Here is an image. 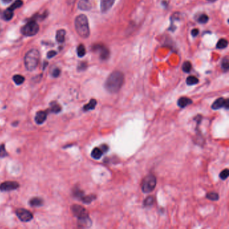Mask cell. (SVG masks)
I'll return each instance as SVG.
<instances>
[{
	"label": "cell",
	"instance_id": "cell-6",
	"mask_svg": "<svg viewBox=\"0 0 229 229\" xmlns=\"http://www.w3.org/2000/svg\"><path fill=\"white\" fill-rule=\"evenodd\" d=\"M71 211L73 215L77 217L78 220L89 218L88 212L86 209L80 205L74 204L71 206Z\"/></svg>",
	"mask_w": 229,
	"mask_h": 229
},
{
	"label": "cell",
	"instance_id": "cell-27",
	"mask_svg": "<svg viewBox=\"0 0 229 229\" xmlns=\"http://www.w3.org/2000/svg\"><path fill=\"white\" fill-rule=\"evenodd\" d=\"M154 200H155V199H154L153 196H148L147 198H146L143 202L144 206L147 207V206H152V205L154 204Z\"/></svg>",
	"mask_w": 229,
	"mask_h": 229
},
{
	"label": "cell",
	"instance_id": "cell-13",
	"mask_svg": "<svg viewBox=\"0 0 229 229\" xmlns=\"http://www.w3.org/2000/svg\"><path fill=\"white\" fill-rule=\"evenodd\" d=\"M192 104V100L188 97H181L177 101V105L181 108H184Z\"/></svg>",
	"mask_w": 229,
	"mask_h": 229
},
{
	"label": "cell",
	"instance_id": "cell-31",
	"mask_svg": "<svg viewBox=\"0 0 229 229\" xmlns=\"http://www.w3.org/2000/svg\"><path fill=\"white\" fill-rule=\"evenodd\" d=\"M228 175H229V170L228 169H224V170H223L220 173V179L223 180H225L226 179H227Z\"/></svg>",
	"mask_w": 229,
	"mask_h": 229
},
{
	"label": "cell",
	"instance_id": "cell-41",
	"mask_svg": "<svg viewBox=\"0 0 229 229\" xmlns=\"http://www.w3.org/2000/svg\"><path fill=\"white\" fill-rule=\"evenodd\" d=\"M75 1H76V0H68L69 4H73V3L75 2Z\"/></svg>",
	"mask_w": 229,
	"mask_h": 229
},
{
	"label": "cell",
	"instance_id": "cell-8",
	"mask_svg": "<svg viewBox=\"0 0 229 229\" xmlns=\"http://www.w3.org/2000/svg\"><path fill=\"white\" fill-rule=\"evenodd\" d=\"M19 187V184L16 181H7L0 184V191L1 192H10L18 189Z\"/></svg>",
	"mask_w": 229,
	"mask_h": 229
},
{
	"label": "cell",
	"instance_id": "cell-17",
	"mask_svg": "<svg viewBox=\"0 0 229 229\" xmlns=\"http://www.w3.org/2000/svg\"><path fill=\"white\" fill-rule=\"evenodd\" d=\"M29 204L32 207H39L43 205V200L41 198H32L29 202Z\"/></svg>",
	"mask_w": 229,
	"mask_h": 229
},
{
	"label": "cell",
	"instance_id": "cell-26",
	"mask_svg": "<svg viewBox=\"0 0 229 229\" xmlns=\"http://www.w3.org/2000/svg\"><path fill=\"white\" fill-rule=\"evenodd\" d=\"M206 198L212 201H217L219 199V195L216 192H209L206 194Z\"/></svg>",
	"mask_w": 229,
	"mask_h": 229
},
{
	"label": "cell",
	"instance_id": "cell-14",
	"mask_svg": "<svg viewBox=\"0 0 229 229\" xmlns=\"http://www.w3.org/2000/svg\"><path fill=\"white\" fill-rule=\"evenodd\" d=\"M78 7L81 10L88 11L92 8V3L89 0H80L78 3Z\"/></svg>",
	"mask_w": 229,
	"mask_h": 229
},
{
	"label": "cell",
	"instance_id": "cell-9",
	"mask_svg": "<svg viewBox=\"0 0 229 229\" xmlns=\"http://www.w3.org/2000/svg\"><path fill=\"white\" fill-rule=\"evenodd\" d=\"M228 100L224 99L223 97H220L218 99H217L214 103L212 105V109L216 110L220 109L222 108H226L227 109L228 108Z\"/></svg>",
	"mask_w": 229,
	"mask_h": 229
},
{
	"label": "cell",
	"instance_id": "cell-23",
	"mask_svg": "<svg viewBox=\"0 0 229 229\" xmlns=\"http://www.w3.org/2000/svg\"><path fill=\"white\" fill-rule=\"evenodd\" d=\"M228 46V41L224 38H222L219 40V41L217 42L216 47L218 49H223L227 48Z\"/></svg>",
	"mask_w": 229,
	"mask_h": 229
},
{
	"label": "cell",
	"instance_id": "cell-25",
	"mask_svg": "<svg viewBox=\"0 0 229 229\" xmlns=\"http://www.w3.org/2000/svg\"><path fill=\"white\" fill-rule=\"evenodd\" d=\"M77 53L78 57H84L86 53V50H85L84 45H79L77 47Z\"/></svg>",
	"mask_w": 229,
	"mask_h": 229
},
{
	"label": "cell",
	"instance_id": "cell-1",
	"mask_svg": "<svg viewBox=\"0 0 229 229\" xmlns=\"http://www.w3.org/2000/svg\"><path fill=\"white\" fill-rule=\"evenodd\" d=\"M124 82V76L119 71H115L106 80L104 87L109 93H116L121 89Z\"/></svg>",
	"mask_w": 229,
	"mask_h": 229
},
{
	"label": "cell",
	"instance_id": "cell-39",
	"mask_svg": "<svg viewBox=\"0 0 229 229\" xmlns=\"http://www.w3.org/2000/svg\"><path fill=\"white\" fill-rule=\"evenodd\" d=\"M101 149L102 150V151H103L104 153L105 152H107L108 151V147L106 145H103L101 146Z\"/></svg>",
	"mask_w": 229,
	"mask_h": 229
},
{
	"label": "cell",
	"instance_id": "cell-20",
	"mask_svg": "<svg viewBox=\"0 0 229 229\" xmlns=\"http://www.w3.org/2000/svg\"><path fill=\"white\" fill-rule=\"evenodd\" d=\"M14 16V11L10 10V8H7L4 12H3V18L5 20L9 21L10 19L13 18Z\"/></svg>",
	"mask_w": 229,
	"mask_h": 229
},
{
	"label": "cell",
	"instance_id": "cell-30",
	"mask_svg": "<svg viewBox=\"0 0 229 229\" xmlns=\"http://www.w3.org/2000/svg\"><path fill=\"white\" fill-rule=\"evenodd\" d=\"M73 193H74V196H76V198H80V199H81L82 198V197L84 196V192H83L82 190H81V189H78V188H76V189H74Z\"/></svg>",
	"mask_w": 229,
	"mask_h": 229
},
{
	"label": "cell",
	"instance_id": "cell-42",
	"mask_svg": "<svg viewBox=\"0 0 229 229\" xmlns=\"http://www.w3.org/2000/svg\"><path fill=\"white\" fill-rule=\"evenodd\" d=\"M208 1H209V2H215V1H216V0H208Z\"/></svg>",
	"mask_w": 229,
	"mask_h": 229
},
{
	"label": "cell",
	"instance_id": "cell-3",
	"mask_svg": "<svg viewBox=\"0 0 229 229\" xmlns=\"http://www.w3.org/2000/svg\"><path fill=\"white\" fill-rule=\"evenodd\" d=\"M40 58V54L37 49H31L24 57V64L28 71H33L37 68Z\"/></svg>",
	"mask_w": 229,
	"mask_h": 229
},
{
	"label": "cell",
	"instance_id": "cell-10",
	"mask_svg": "<svg viewBox=\"0 0 229 229\" xmlns=\"http://www.w3.org/2000/svg\"><path fill=\"white\" fill-rule=\"evenodd\" d=\"M93 49L96 51H98V52L100 53V57L102 59H107L108 58L110 55L109 50H108V49H106L104 46L101 45H95Z\"/></svg>",
	"mask_w": 229,
	"mask_h": 229
},
{
	"label": "cell",
	"instance_id": "cell-37",
	"mask_svg": "<svg viewBox=\"0 0 229 229\" xmlns=\"http://www.w3.org/2000/svg\"><path fill=\"white\" fill-rule=\"evenodd\" d=\"M198 33H199V30H198V29L195 28V29H193V30H192V36H193V37H196L197 35L198 34Z\"/></svg>",
	"mask_w": 229,
	"mask_h": 229
},
{
	"label": "cell",
	"instance_id": "cell-24",
	"mask_svg": "<svg viewBox=\"0 0 229 229\" xmlns=\"http://www.w3.org/2000/svg\"><path fill=\"white\" fill-rule=\"evenodd\" d=\"M199 82L198 79L195 76H189L186 80V84L188 85H193Z\"/></svg>",
	"mask_w": 229,
	"mask_h": 229
},
{
	"label": "cell",
	"instance_id": "cell-35",
	"mask_svg": "<svg viewBox=\"0 0 229 229\" xmlns=\"http://www.w3.org/2000/svg\"><path fill=\"white\" fill-rule=\"evenodd\" d=\"M60 74H61V70L57 68L53 71L52 76L53 77H58L59 76H60Z\"/></svg>",
	"mask_w": 229,
	"mask_h": 229
},
{
	"label": "cell",
	"instance_id": "cell-40",
	"mask_svg": "<svg viewBox=\"0 0 229 229\" xmlns=\"http://www.w3.org/2000/svg\"><path fill=\"white\" fill-rule=\"evenodd\" d=\"M2 1L3 3H9L12 1V0H2Z\"/></svg>",
	"mask_w": 229,
	"mask_h": 229
},
{
	"label": "cell",
	"instance_id": "cell-18",
	"mask_svg": "<svg viewBox=\"0 0 229 229\" xmlns=\"http://www.w3.org/2000/svg\"><path fill=\"white\" fill-rule=\"evenodd\" d=\"M96 105H97L96 100L92 99L89 101L88 104H85L84 106V108H83V110H84V111H85V112H88V111H89V110H92L95 109Z\"/></svg>",
	"mask_w": 229,
	"mask_h": 229
},
{
	"label": "cell",
	"instance_id": "cell-21",
	"mask_svg": "<svg viewBox=\"0 0 229 229\" xmlns=\"http://www.w3.org/2000/svg\"><path fill=\"white\" fill-rule=\"evenodd\" d=\"M95 199H96V196L93 195V194H91V195H88V196H85L84 195L80 200L85 204H90Z\"/></svg>",
	"mask_w": 229,
	"mask_h": 229
},
{
	"label": "cell",
	"instance_id": "cell-34",
	"mask_svg": "<svg viewBox=\"0 0 229 229\" xmlns=\"http://www.w3.org/2000/svg\"><path fill=\"white\" fill-rule=\"evenodd\" d=\"M208 21V16L206 14L201 15L198 18V22L202 24H205Z\"/></svg>",
	"mask_w": 229,
	"mask_h": 229
},
{
	"label": "cell",
	"instance_id": "cell-7",
	"mask_svg": "<svg viewBox=\"0 0 229 229\" xmlns=\"http://www.w3.org/2000/svg\"><path fill=\"white\" fill-rule=\"evenodd\" d=\"M15 214L18 218L22 222H29L33 218V215L32 212L26 209L18 208L15 211Z\"/></svg>",
	"mask_w": 229,
	"mask_h": 229
},
{
	"label": "cell",
	"instance_id": "cell-12",
	"mask_svg": "<svg viewBox=\"0 0 229 229\" xmlns=\"http://www.w3.org/2000/svg\"><path fill=\"white\" fill-rule=\"evenodd\" d=\"M115 0H101L100 9L102 12L108 11L114 5Z\"/></svg>",
	"mask_w": 229,
	"mask_h": 229
},
{
	"label": "cell",
	"instance_id": "cell-2",
	"mask_svg": "<svg viewBox=\"0 0 229 229\" xmlns=\"http://www.w3.org/2000/svg\"><path fill=\"white\" fill-rule=\"evenodd\" d=\"M75 26L77 34L81 38H87L90 34L88 19L84 14L79 15L75 21Z\"/></svg>",
	"mask_w": 229,
	"mask_h": 229
},
{
	"label": "cell",
	"instance_id": "cell-29",
	"mask_svg": "<svg viewBox=\"0 0 229 229\" xmlns=\"http://www.w3.org/2000/svg\"><path fill=\"white\" fill-rule=\"evenodd\" d=\"M191 69H192L191 63L189 62V61L185 62L183 64V66H182V70L184 71V72L189 73L191 71Z\"/></svg>",
	"mask_w": 229,
	"mask_h": 229
},
{
	"label": "cell",
	"instance_id": "cell-33",
	"mask_svg": "<svg viewBox=\"0 0 229 229\" xmlns=\"http://www.w3.org/2000/svg\"><path fill=\"white\" fill-rule=\"evenodd\" d=\"M229 67V63H228V57H225L223 59L222 61V68L224 71H227Z\"/></svg>",
	"mask_w": 229,
	"mask_h": 229
},
{
	"label": "cell",
	"instance_id": "cell-22",
	"mask_svg": "<svg viewBox=\"0 0 229 229\" xmlns=\"http://www.w3.org/2000/svg\"><path fill=\"white\" fill-rule=\"evenodd\" d=\"M13 81L16 85H21L25 81V78L21 75H15L13 77Z\"/></svg>",
	"mask_w": 229,
	"mask_h": 229
},
{
	"label": "cell",
	"instance_id": "cell-36",
	"mask_svg": "<svg viewBox=\"0 0 229 229\" xmlns=\"http://www.w3.org/2000/svg\"><path fill=\"white\" fill-rule=\"evenodd\" d=\"M57 53L55 52L54 50H50L49 51V52L47 53V57L50 58H53V57H54L55 55H56Z\"/></svg>",
	"mask_w": 229,
	"mask_h": 229
},
{
	"label": "cell",
	"instance_id": "cell-38",
	"mask_svg": "<svg viewBox=\"0 0 229 229\" xmlns=\"http://www.w3.org/2000/svg\"><path fill=\"white\" fill-rule=\"evenodd\" d=\"M86 67H87L86 63H81V64L80 65H79L78 69H80V70H84L86 68Z\"/></svg>",
	"mask_w": 229,
	"mask_h": 229
},
{
	"label": "cell",
	"instance_id": "cell-11",
	"mask_svg": "<svg viewBox=\"0 0 229 229\" xmlns=\"http://www.w3.org/2000/svg\"><path fill=\"white\" fill-rule=\"evenodd\" d=\"M47 116H48V112L46 111H39L37 113L36 116L34 118V120L36 123L38 124H42L46 121Z\"/></svg>",
	"mask_w": 229,
	"mask_h": 229
},
{
	"label": "cell",
	"instance_id": "cell-32",
	"mask_svg": "<svg viewBox=\"0 0 229 229\" xmlns=\"http://www.w3.org/2000/svg\"><path fill=\"white\" fill-rule=\"evenodd\" d=\"M8 155L7 152L6 151V149L5 148V145L2 144L0 145V157L3 158Z\"/></svg>",
	"mask_w": 229,
	"mask_h": 229
},
{
	"label": "cell",
	"instance_id": "cell-16",
	"mask_svg": "<svg viewBox=\"0 0 229 229\" xmlns=\"http://www.w3.org/2000/svg\"><path fill=\"white\" fill-rule=\"evenodd\" d=\"M50 112H53L54 114H58L61 112V106L59 105L57 102H53L50 104Z\"/></svg>",
	"mask_w": 229,
	"mask_h": 229
},
{
	"label": "cell",
	"instance_id": "cell-5",
	"mask_svg": "<svg viewBox=\"0 0 229 229\" xmlns=\"http://www.w3.org/2000/svg\"><path fill=\"white\" fill-rule=\"evenodd\" d=\"M39 30V26L35 21H30L24 26L21 32L22 34L26 37H32L36 35Z\"/></svg>",
	"mask_w": 229,
	"mask_h": 229
},
{
	"label": "cell",
	"instance_id": "cell-4",
	"mask_svg": "<svg viewBox=\"0 0 229 229\" xmlns=\"http://www.w3.org/2000/svg\"><path fill=\"white\" fill-rule=\"evenodd\" d=\"M157 185V179L155 175H148L146 176L142 181L141 189L145 193L151 192L155 188Z\"/></svg>",
	"mask_w": 229,
	"mask_h": 229
},
{
	"label": "cell",
	"instance_id": "cell-19",
	"mask_svg": "<svg viewBox=\"0 0 229 229\" xmlns=\"http://www.w3.org/2000/svg\"><path fill=\"white\" fill-rule=\"evenodd\" d=\"M65 34H66V32H65V30H63V29L58 30L57 32V34H56L57 41L59 43L64 42L65 38Z\"/></svg>",
	"mask_w": 229,
	"mask_h": 229
},
{
	"label": "cell",
	"instance_id": "cell-28",
	"mask_svg": "<svg viewBox=\"0 0 229 229\" xmlns=\"http://www.w3.org/2000/svg\"><path fill=\"white\" fill-rule=\"evenodd\" d=\"M22 5H23L22 0H16V1H15L12 4H11V6L9 7V8L11 10L14 11L15 9L20 7Z\"/></svg>",
	"mask_w": 229,
	"mask_h": 229
},
{
	"label": "cell",
	"instance_id": "cell-15",
	"mask_svg": "<svg viewBox=\"0 0 229 229\" xmlns=\"http://www.w3.org/2000/svg\"><path fill=\"white\" fill-rule=\"evenodd\" d=\"M103 153L104 152L102 151L101 148L96 147L92 150V153H91V156H92L93 159H96V160H98L100 159V158L102 157V155H103Z\"/></svg>",
	"mask_w": 229,
	"mask_h": 229
}]
</instances>
